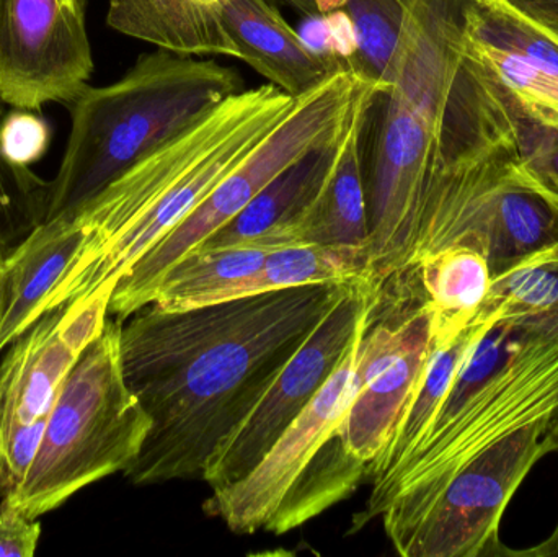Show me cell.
I'll list each match as a JSON object with an SVG mask.
<instances>
[{
    "label": "cell",
    "mask_w": 558,
    "mask_h": 557,
    "mask_svg": "<svg viewBox=\"0 0 558 557\" xmlns=\"http://www.w3.org/2000/svg\"><path fill=\"white\" fill-rule=\"evenodd\" d=\"M474 0H410L392 68L361 128L374 280L458 245L520 175L507 95L469 36Z\"/></svg>",
    "instance_id": "obj_1"
},
{
    "label": "cell",
    "mask_w": 558,
    "mask_h": 557,
    "mask_svg": "<svg viewBox=\"0 0 558 557\" xmlns=\"http://www.w3.org/2000/svg\"><path fill=\"white\" fill-rule=\"evenodd\" d=\"M348 284H308L185 311L146 306L121 327V365L153 425L124 476H202Z\"/></svg>",
    "instance_id": "obj_2"
},
{
    "label": "cell",
    "mask_w": 558,
    "mask_h": 557,
    "mask_svg": "<svg viewBox=\"0 0 558 557\" xmlns=\"http://www.w3.org/2000/svg\"><path fill=\"white\" fill-rule=\"evenodd\" d=\"M295 101L274 84L238 92L69 213L84 225V245L39 317L117 287L277 130Z\"/></svg>",
    "instance_id": "obj_3"
},
{
    "label": "cell",
    "mask_w": 558,
    "mask_h": 557,
    "mask_svg": "<svg viewBox=\"0 0 558 557\" xmlns=\"http://www.w3.org/2000/svg\"><path fill=\"white\" fill-rule=\"evenodd\" d=\"M556 411L558 337L504 320L484 324L428 431L356 529L380 517L392 540L472 458Z\"/></svg>",
    "instance_id": "obj_4"
},
{
    "label": "cell",
    "mask_w": 558,
    "mask_h": 557,
    "mask_svg": "<svg viewBox=\"0 0 558 557\" xmlns=\"http://www.w3.org/2000/svg\"><path fill=\"white\" fill-rule=\"evenodd\" d=\"M241 90L234 69L160 48L141 56L114 84L87 85L69 105L71 136L49 182L45 221L74 213Z\"/></svg>",
    "instance_id": "obj_5"
},
{
    "label": "cell",
    "mask_w": 558,
    "mask_h": 557,
    "mask_svg": "<svg viewBox=\"0 0 558 557\" xmlns=\"http://www.w3.org/2000/svg\"><path fill=\"white\" fill-rule=\"evenodd\" d=\"M123 320L107 319L65 378L25 481L0 512L38 520L136 460L149 435L146 409L124 379Z\"/></svg>",
    "instance_id": "obj_6"
},
{
    "label": "cell",
    "mask_w": 558,
    "mask_h": 557,
    "mask_svg": "<svg viewBox=\"0 0 558 557\" xmlns=\"http://www.w3.org/2000/svg\"><path fill=\"white\" fill-rule=\"evenodd\" d=\"M369 81L350 65L298 97L284 121L235 167L211 195L156 247L150 249L111 291L108 316L126 320L149 306L163 275L183 255L231 222L271 180L308 150L338 133L353 114Z\"/></svg>",
    "instance_id": "obj_7"
},
{
    "label": "cell",
    "mask_w": 558,
    "mask_h": 557,
    "mask_svg": "<svg viewBox=\"0 0 558 557\" xmlns=\"http://www.w3.org/2000/svg\"><path fill=\"white\" fill-rule=\"evenodd\" d=\"M558 451V411L544 415L472 458L432 506L399 535L403 557L514 556L500 538L508 504L533 468Z\"/></svg>",
    "instance_id": "obj_8"
},
{
    "label": "cell",
    "mask_w": 558,
    "mask_h": 557,
    "mask_svg": "<svg viewBox=\"0 0 558 557\" xmlns=\"http://www.w3.org/2000/svg\"><path fill=\"white\" fill-rule=\"evenodd\" d=\"M111 291L48 311L10 343L0 363V500L25 481L65 378L107 324Z\"/></svg>",
    "instance_id": "obj_9"
},
{
    "label": "cell",
    "mask_w": 558,
    "mask_h": 557,
    "mask_svg": "<svg viewBox=\"0 0 558 557\" xmlns=\"http://www.w3.org/2000/svg\"><path fill=\"white\" fill-rule=\"evenodd\" d=\"M379 304L380 284L373 278L344 288L260 401L206 461L202 477L213 491L239 483L260 463L282 432L311 404L357 337L374 323Z\"/></svg>",
    "instance_id": "obj_10"
},
{
    "label": "cell",
    "mask_w": 558,
    "mask_h": 557,
    "mask_svg": "<svg viewBox=\"0 0 558 557\" xmlns=\"http://www.w3.org/2000/svg\"><path fill=\"white\" fill-rule=\"evenodd\" d=\"M92 72L85 0H0V97L9 107L71 105Z\"/></svg>",
    "instance_id": "obj_11"
},
{
    "label": "cell",
    "mask_w": 558,
    "mask_h": 557,
    "mask_svg": "<svg viewBox=\"0 0 558 557\" xmlns=\"http://www.w3.org/2000/svg\"><path fill=\"white\" fill-rule=\"evenodd\" d=\"M425 294L390 323L371 324L357 346L353 398L338 427L344 447L369 464L392 437L420 385L435 342Z\"/></svg>",
    "instance_id": "obj_12"
},
{
    "label": "cell",
    "mask_w": 558,
    "mask_h": 557,
    "mask_svg": "<svg viewBox=\"0 0 558 557\" xmlns=\"http://www.w3.org/2000/svg\"><path fill=\"white\" fill-rule=\"evenodd\" d=\"M361 337L260 463L239 483L213 491L205 504L208 516L221 519L239 535H254L265 530L302 474L343 444L338 427L353 398L354 365Z\"/></svg>",
    "instance_id": "obj_13"
},
{
    "label": "cell",
    "mask_w": 558,
    "mask_h": 557,
    "mask_svg": "<svg viewBox=\"0 0 558 557\" xmlns=\"http://www.w3.org/2000/svg\"><path fill=\"white\" fill-rule=\"evenodd\" d=\"M468 28L501 87L527 113L558 126V41L501 0H474Z\"/></svg>",
    "instance_id": "obj_14"
},
{
    "label": "cell",
    "mask_w": 558,
    "mask_h": 557,
    "mask_svg": "<svg viewBox=\"0 0 558 557\" xmlns=\"http://www.w3.org/2000/svg\"><path fill=\"white\" fill-rule=\"evenodd\" d=\"M219 3L239 59L291 97H301L348 65L311 48L286 22L274 0Z\"/></svg>",
    "instance_id": "obj_15"
},
{
    "label": "cell",
    "mask_w": 558,
    "mask_h": 557,
    "mask_svg": "<svg viewBox=\"0 0 558 557\" xmlns=\"http://www.w3.org/2000/svg\"><path fill=\"white\" fill-rule=\"evenodd\" d=\"M353 114L335 136L315 149L308 150L305 156L291 164L284 172L279 173L277 179L271 180L231 222L219 229L199 247L252 244V242L268 245L277 251L282 247H292L289 244V231L301 219L305 209L312 205L324 186L325 180L330 175L343 149L344 136Z\"/></svg>",
    "instance_id": "obj_16"
},
{
    "label": "cell",
    "mask_w": 558,
    "mask_h": 557,
    "mask_svg": "<svg viewBox=\"0 0 558 557\" xmlns=\"http://www.w3.org/2000/svg\"><path fill=\"white\" fill-rule=\"evenodd\" d=\"M85 241L77 215H62L41 222L3 257L0 352L22 336L39 317V307L61 280Z\"/></svg>",
    "instance_id": "obj_17"
},
{
    "label": "cell",
    "mask_w": 558,
    "mask_h": 557,
    "mask_svg": "<svg viewBox=\"0 0 558 557\" xmlns=\"http://www.w3.org/2000/svg\"><path fill=\"white\" fill-rule=\"evenodd\" d=\"M458 245L484 255L492 278L558 245V198L521 173L498 190Z\"/></svg>",
    "instance_id": "obj_18"
},
{
    "label": "cell",
    "mask_w": 558,
    "mask_h": 557,
    "mask_svg": "<svg viewBox=\"0 0 558 557\" xmlns=\"http://www.w3.org/2000/svg\"><path fill=\"white\" fill-rule=\"evenodd\" d=\"M376 85L371 82L361 94L344 136L343 149L320 192L289 231V244L367 247L369 226L361 159V128Z\"/></svg>",
    "instance_id": "obj_19"
},
{
    "label": "cell",
    "mask_w": 558,
    "mask_h": 557,
    "mask_svg": "<svg viewBox=\"0 0 558 557\" xmlns=\"http://www.w3.org/2000/svg\"><path fill=\"white\" fill-rule=\"evenodd\" d=\"M107 23L114 32L185 56H229L238 46L226 32L215 0H108Z\"/></svg>",
    "instance_id": "obj_20"
},
{
    "label": "cell",
    "mask_w": 558,
    "mask_h": 557,
    "mask_svg": "<svg viewBox=\"0 0 558 557\" xmlns=\"http://www.w3.org/2000/svg\"><path fill=\"white\" fill-rule=\"evenodd\" d=\"M484 327L469 324L454 339L445 343L433 342L432 355L426 363L420 385L416 386L412 399L407 404L405 412L400 417L392 437L387 441L379 457L371 463L369 476L373 489L366 507L376 502L383 496L390 481L399 473L400 468L409 460L425 432L428 431L442 398L448 392L469 347Z\"/></svg>",
    "instance_id": "obj_21"
},
{
    "label": "cell",
    "mask_w": 558,
    "mask_h": 557,
    "mask_svg": "<svg viewBox=\"0 0 558 557\" xmlns=\"http://www.w3.org/2000/svg\"><path fill=\"white\" fill-rule=\"evenodd\" d=\"M415 271L435 314V343L449 342L469 326L487 298L492 284L487 261L474 249L452 245L423 257Z\"/></svg>",
    "instance_id": "obj_22"
},
{
    "label": "cell",
    "mask_w": 558,
    "mask_h": 557,
    "mask_svg": "<svg viewBox=\"0 0 558 557\" xmlns=\"http://www.w3.org/2000/svg\"><path fill=\"white\" fill-rule=\"evenodd\" d=\"M366 278L374 280L367 247L292 245L271 252L255 274L226 288L215 304L268 291L308 284H347Z\"/></svg>",
    "instance_id": "obj_23"
},
{
    "label": "cell",
    "mask_w": 558,
    "mask_h": 557,
    "mask_svg": "<svg viewBox=\"0 0 558 557\" xmlns=\"http://www.w3.org/2000/svg\"><path fill=\"white\" fill-rule=\"evenodd\" d=\"M275 251L254 242L193 249L163 275L150 306L185 311L215 304L226 288L255 274Z\"/></svg>",
    "instance_id": "obj_24"
},
{
    "label": "cell",
    "mask_w": 558,
    "mask_h": 557,
    "mask_svg": "<svg viewBox=\"0 0 558 557\" xmlns=\"http://www.w3.org/2000/svg\"><path fill=\"white\" fill-rule=\"evenodd\" d=\"M497 320L558 337V245L492 278L487 298L469 324Z\"/></svg>",
    "instance_id": "obj_25"
},
{
    "label": "cell",
    "mask_w": 558,
    "mask_h": 557,
    "mask_svg": "<svg viewBox=\"0 0 558 557\" xmlns=\"http://www.w3.org/2000/svg\"><path fill=\"white\" fill-rule=\"evenodd\" d=\"M410 0H348L343 9L354 48L347 64L366 81L384 84L399 49Z\"/></svg>",
    "instance_id": "obj_26"
},
{
    "label": "cell",
    "mask_w": 558,
    "mask_h": 557,
    "mask_svg": "<svg viewBox=\"0 0 558 557\" xmlns=\"http://www.w3.org/2000/svg\"><path fill=\"white\" fill-rule=\"evenodd\" d=\"M9 105L0 97V131ZM49 182L28 166L13 164L0 143V254L12 252L48 216Z\"/></svg>",
    "instance_id": "obj_27"
},
{
    "label": "cell",
    "mask_w": 558,
    "mask_h": 557,
    "mask_svg": "<svg viewBox=\"0 0 558 557\" xmlns=\"http://www.w3.org/2000/svg\"><path fill=\"white\" fill-rule=\"evenodd\" d=\"M505 95L513 120L521 173L558 198V126L543 123L527 113L507 90Z\"/></svg>",
    "instance_id": "obj_28"
},
{
    "label": "cell",
    "mask_w": 558,
    "mask_h": 557,
    "mask_svg": "<svg viewBox=\"0 0 558 557\" xmlns=\"http://www.w3.org/2000/svg\"><path fill=\"white\" fill-rule=\"evenodd\" d=\"M51 133L48 123L33 111L16 110L7 113L0 131L2 150L13 164L28 166L41 159L48 149Z\"/></svg>",
    "instance_id": "obj_29"
},
{
    "label": "cell",
    "mask_w": 558,
    "mask_h": 557,
    "mask_svg": "<svg viewBox=\"0 0 558 557\" xmlns=\"http://www.w3.org/2000/svg\"><path fill=\"white\" fill-rule=\"evenodd\" d=\"M41 538L38 520H28L19 513L0 512V557L35 556Z\"/></svg>",
    "instance_id": "obj_30"
},
{
    "label": "cell",
    "mask_w": 558,
    "mask_h": 557,
    "mask_svg": "<svg viewBox=\"0 0 558 557\" xmlns=\"http://www.w3.org/2000/svg\"><path fill=\"white\" fill-rule=\"evenodd\" d=\"M558 41V0H501Z\"/></svg>",
    "instance_id": "obj_31"
},
{
    "label": "cell",
    "mask_w": 558,
    "mask_h": 557,
    "mask_svg": "<svg viewBox=\"0 0 558 557\" xmlns=\"http://www.w3.org/2000/svg\"><path fill=\"white\" fill-rule=\"evenodd\" d=\"M558 453V451H557ZM514 556L523 557H558V522L549 538L530 549H514Z\"/></svg>",
    "instance_id": "obj_32"
},
{
    "label": "cell",
    "mask_w": 558,
    "mask_h": 557,
    "mask_svg": "<svg viewBox=\"0 0 558 557\" xmlns=\"http://www.w3.org/2000/svg\"><path fill=\"white\" fill-rule=\"evenodd\" d=\"M274 2L284 3V5L299 10V12L305 13L308 16L320 15V10H318L315 0H274Z\"/></svg>",
    "instance_id": "obj_33"
},
{
    "label": "cell",
    "mask_w": 558,
    "mask_h": 557,
    "mask_svg": "<svg viewBox=\"0 0 558 557\" xmlns=\"http://www.w3.org/2000/svg\"><path fill=\"white\" fill-rule=\"evenodd\" d=\"M348 0H315L320 15H328V13L335 12V10H341Z\"/></svg>",
    "instance_id": "obj_34"
},
{
    "label": "cell",
    "mask_w": 558,
    "mask_h": 557,
    "mask_svg": "<svg viewBox=\"0 0 558 557\" xmlns=\"http://www.w3.org/2000/svg\"><path fill=\"white\" fill-rule=\"evenodd\" d=\"M3 257H5V255L0 254V316H2L3 278H5V267H3Z\"/></svg>",
    "instance_id": "obj_35"
},
{
    "label": "cell",
    "mask_w": 558,
    "mask_h": 557,
    "mask_svg": "<svg viewBox=\"0 0 558 557\" xmlns=\"http://www.w3.org/2000/svg\"><path fill=\"white\" fill-rule=\"evenodd\" d=\"M215 2H221V0H215Z\"/></svg>",
    "instance_id": "obj_36"
}]
</instances>
